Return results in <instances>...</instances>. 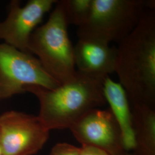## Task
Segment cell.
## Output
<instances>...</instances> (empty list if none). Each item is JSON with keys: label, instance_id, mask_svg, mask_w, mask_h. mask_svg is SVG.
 <instances>
[{"label": "cell", "instance_id": "obj_1", "mask_svg": "<svg viewBox=\"0 0 155 155\" xmlns=\"http://www.w3.org/2000/svg\"><path fill=\"white\" fill-rule=\"evenodd\" d=\"M115 72L130 105L155 108V11L146 9L139 23L118 43Z\"/></svg>", "mask_w": 155, "mask_h": 155}, {"label": "cell", "instance_id": "obj_2", "mask_svg": "<svg viewBox=\"0 0 155 155\" xmlns=\"http://www.w3.org/2000/svg\"><path fill=\"white\" fill-rule=\"evenodd\" d=\"M105 79L77 71L74 78L55 89L38 86L25 87L39 100V117L50 130L69 129L83 114L106 104L104 93Z\"/></svg>", "mask_w": 155, "mask_h": 155}, {"label": "cell", "instance_id": "obj_3", "mask_svg": "<svg viewBox=\"0 0 155 155\" xmlns=\"http://www.w3.org/2000/svg\"><path fill=\"white\" fill-rule=\"evenodd\" d=\"M48 21L36 28L28 43V52L38 58L45 70L60 84L71 81L77 70L74 46L67 32L68 24L57 1Z\"/></svg>", "mask_w": 155, "mask_h": 155}, {"label": "cell", "instance_id": "obj_4", "mask_svg": "<svg viewBox=\"0 0 155 155\" xmlns=\"http://www.w3.org/2000/svg\"><path fill=\"white\" fill-rule=\"evenodd\" d=\"M144 0H93L86 21L78 28L79 39L119 43L136 27L147 8Z\"/></svg>", "mask_w": 155, "mask_h": 155}, {"label": "cell", "instance_id": "obj_5", "mask_svg": "<svg viewBox=\"0 0 155 155\" xmlns=\"http://www.w3.org/2000/svg\"><path fill=\"white\" fill-rule=\"evenodd\" d=\"M59 85L36 57L5 43L0 44V100L24 93L30 86L54 89Z\"/></svg>", "mask_w": 155, "mask_h": 155}, {"label": "cell", "instance_id": "obj_6", "mask_svg": "<svg viewBox=\"0 0 155 155\" xmlns=\"http://www.w3.org/2000/svg\"><path fill=\"white\" fill-rule=\"evenodd\" d=\"M50 130L39 117L18 111L0 115V148L2 155H33L47 142Z\"/></svg>", "mask_w": 155, "mask_h": 155}, {"label": "cell", "instance_id": "obj_7", "mask_svg": "<svg viewBox=\"0 0 155 155\" xmlns=\"http://www.w3.org/2000/svg\"><path fill=\"white\" fill-rule=\"evenodd\" d=\"M81 145L104 150L110 155H123L125 150L122 133L110 109L89 111L69 128Z\"/></svg>", "mask_w": 155, "mask_h": 155}, {"label": "cell", "instance_id": "obj_8", "mask_svg": "<svg viewBox=\"0 0 155 155\" xmlns=\"http://www.w3.org/2000/svg\"><path fill=\"white\" fill-rule=\"evenodd\" d=\"M56 2L55 0H30L25 5L21 6L20 1H12L8 16L0 22V40L29 53L28 43L32 33Z\"/></svg>", "mask_w": 155, "mask_h": 155}, {"label": "cell", "instance_id": "obj_9", "mask_svg": "<svg viewBox=\"0 0 155 155\" xmlns=\"http://www.w3.org/2000/svg\"><path fill=\"white\" fill-rule=\"evenodd\" d=\"M77 71L94 77L105 79L115 72L117 48L94 40L79 39L74 47Z\"/></svg>", "mask_w": 155, "mask_h": 155}, {"label": "cell", "instance_id": "obj_10", "mask_svg": "<svg viewBox=\"0 0 155 155\" xmlns=\"http://www.w3.org/2000/svg\"><path fill=\"white\" fill-rule=\"evenodd\" d=\"M104 93L121 131L125 148L131 152L134 146V139L131 107L126 91L120 83L107 76L104 81Z\"/></svg>", "mask_w": 155, "mask_h": 155}, {"label": "cell", "instance_id": "obj_11", "mask_svg": "<svg viewBox=\"0 0 155 155\" xmlns=\"http://www.w3.org/2000/svg\"><path fill=\"white\" fill-rule=\"evenodd\" d=\"M134 146L131 155H155V109L143 104L130 105Z\"/></svg>", "mask_w": 155, "mask_h": 155}, {"label": "cell", "instance_id": "obj_12", "mask_svg": "<svg viewBox=\"0 0 155 155\" xmlns=\"http://www.w3.org/2000/svg\"><path fill=\"white\" fill-rule=\"evenodd\" d=\"M58 2L61 6L67 24L79 27L87 20L91 11L93 0H61Z\"/></svg>", "mask_w": 155, "mask_h": 155}, {"label": "cell", "instance_id": "obj_13", "mask_svg": "<svg viewBox=\"0 0 155 155\" xmlns=\"http://www.w3.org/2000/svg\"><path fill=\"white\" fill-rule=\"evenodd\" d=\"M80 147L67 143L56 144L51 150L48 155H79Z\"/></svg>", "mask_w": 155, "mask_h": 155}, {"label": "cell", "instance_id": "obj_14", "mask_svg": "<svg viewBox=\"0 0 155 155\" xmlns=\"http://www.w3.org/2000/svg\"><path fill=\"white\" fill-rule=\"evenodd\" d=\"M79 155H110L104 150L97 147L89 145H82L80 147ZM123 155H131L130 152H127Z\"/></svg>", "mask_w": 155, "mask_h": 155}, {"label": "cell", "instance_id": "obj_15", "mask_svg": "<svg viewBox=\"0 0 155 155\" xmlns=\"http://www.w3.org/2000/svg\"><path fill=\"white\" fill-rule=\"evenodd\" d=\"M0 155H2V152H1V148H0Z\"/></svg>", "mask_w": 155, "mask_h": 155}]
</instances>
